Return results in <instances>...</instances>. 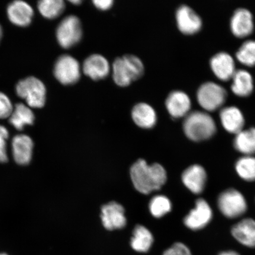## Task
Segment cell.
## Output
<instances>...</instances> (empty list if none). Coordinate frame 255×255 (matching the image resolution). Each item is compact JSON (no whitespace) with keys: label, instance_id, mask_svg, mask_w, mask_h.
Segmentation results:
<instances>
[{"label":"cell","instance_id":"cell-4","mask_svg":"<svg viewBox=\"0 0 255 255\" xmlns=\"http://www.w3.org/2000/svg\"><path fill=\"white\" fill-rule=\"evenodd\" d=\"M220 212L230 219L244 215L248 208L247 199L241 191L233 189H226L220 193L217 200Z\"/></svg>","mask_w":255,"mask_h":255},{"label":"cell","instance_id":"cell-7","mask_svg":"<svg viewBox=\"0 0 255 255\" xmlns=\"http://www.w3.org/2000/svg\"><path fill=\"white\" fill-rule=\"evenodd\" d=\"M82 35L81 20L74 15L63 18L56 30L57 40L60 46L66 49L77 44L82 39Z\"/></svg>","mask_w":255,"mask_h":255},{"label":"cell","instance_id":"cell-31","mask_svg":"<svg viewBox=\"0 0 255 255\" xmlns=\"http://www.w3.org/2000/svg\"><path fill=\"white\" fill-rule=\"evenodd\" d=\"M8 136L7 129L0 125V162L2 163L8 161L7 139Z\"/></svg>","mask_w":255,"mask_h":255},{"label":"cell","instance_id":"cell-3","mask_svg":"<svg viewBox=\"0 0 255 255\" xmlns=\"http://www.w3.org/2000/svg\"><path fill=\"white\" fill-rule=\"evenodd\" d=\"M112 72L115 84L125 88L142 77L145 67L138 56L128 54L114 60Z\"/></svg>","mask_w":255,"mask_h":255},{"label":"cell","instance_id":"cell-22","mask_svg":"<svg viewBox=\"0 0 255 255\" xmlns=\"http://www.w3.org/2000/svg\"><path fill=\"white\" fill-rule=\"evenodd\" d=\"M231 89L239 97H247L253 93L254 89L253 76L247 70H236L232 77Z\"/></svg>","mask_w":255,"mask_h":255},{"label":"cell","instance_id":"cell-14","mask_svg":"<svg viewBox=\"0 0 255 255\" xmlns=\"http://www.w3.org/2000/svg\"><path fill=\"white\" fill-rule=\"evenodd\" d=\"M101 219L104 227L110 231L122 229L127 224L124 207L115 202L102 207Z\"/></svg>","mask_w":255,"mask_h":255},{"label":"cell","instance_id":"cell-11","mask_svg":"<svg viewBox=\"0 0 255 255\" xmlns=\"http://www.w3.org/2000/svg\"><path fill=\"white\" fill-rule=\"evenodd\" d=\"M82 71L93 81L104 79L111 71L108 60L100 54H93L87 57L83 63Z\"/></svg>","mask_w":255,"mask_h":255},{"label":"cell","instance_id":"cell-12","mask_svg":"<svg viewBox=\"0 0 255 255\" xmlns=\"http://www.w3.org/2000/svg\"><path fill=\"white\" fill-rule=\"evenodd\" d=\"M181 179L184 186L191 193L200 194L206 189L207 182V172L202 165L194 164L184 171Z\"/></svg>","mask_w":255,"mask_h":255},{"label":"cell","instance_id":"cell-24","mask_svg":"<svg viewBox=\"0 0 255 255\" xmlns=\"http://www.w3.org/2000/svg\"><path fill=\"white\" fill-rule=\"evenodd\" d=\"M35 117L29 107L23 104H17L9 117V123L16 129L21 130L26 126L33 125Z\"/></svg>","mask_w":255,"mask_h":255},{"label":"cell","instance_id":"cell-27","mask_svg":"<svg viewBox=\"0 0 255 255\" xmlns=\"http://www.w3.org/2000/svg\"><path fill=\"white\" fill-rule=\"evenodd\" d=\"M37 7L44 18L53 20L63 13L65 4L62 0H41L38 2Z\"/></svg>","mask_w":255,"mask_h":255},{"label":"cell","instance_id":"cell-34","mask_svg":"<svg viewBox=\"0 0 255 255\" xmlns=\"http://www.w3.org/2000/svg\"><path fill=\"white\" fill-rule=\"evenodd\" d=\"M218 255H240V254L234 251H228L222 252Z\"/></svg>","mask_w":255,"mask_h":255},{"label":"cell","instance_id":"cell-29","mask_svg":"<svg viewBox=\"0 0 255 255\" xmlns=\"http://www.w3.org/2000/svg\"><path fill=\"white\" fill-rule=\"evenodd\" d=\"M149 209L153 216L159 218L171 211V203L167 197L156 196L151 200Z\"/></svg>","mask_w":255,"mask_h":255},{"label":"cell","instance_id":"cell-36","mask_svg":"<svg viewBox=\"0 0 255 255\" xmlns=\"http://www.w3.org/2000/svg\"><path fill=\"white\" fill-rule=\"evenodd\" d=\"M2 37V29L1 25H0V41H1V40Z\"/></svg>","mask_w":255,"mask_h":255},{"label":"cell","instance_id":"cell-26","mask_svg":"<svg viewBox=\"0 0 255 255\" xmlns=\"http://www.w3.org/2000/svg\"><path fill=\"white\" fill-rule=\"evenodd\" d=\"M235 168L236 172L242 180L248 182L255 181V156H242L236 161Z\"/></svg>","mask_w":255,"mask_h":255},{"label":"cell","instance_id":"cell-13","mask_svg":"<svg viewBox=\"0 0 255 255\" xmlns=\"http://www.w3.org/2000/svg\"><path fill=\"white\" fill-rule=\"evenodd\" d=\"M230 27L236 37L243 38L250 36L254 30L253 14L247 8L236 9L231 18Z\"/></svg>","mask_w":255,"mask_h":255},{"label":"cell","instance_id":"cell-2","mask_svg":"<svg viewBox=\"0 0 255 255\" xmlns=\"http://www.w3.org/2000/svg\"><path fill=\"white\" fill-rule=\"evenodd\" d=\"M183 128L187 138L197 142L212 138L217 132L213 118L206 112L202 111L191 112L185 117Z\"/></svg>","mask_w":255,"mask_h":255},{"label":"cell","instance_id":"cell-17","mask_svg":"<svg viewBox=\"0 0 255 255\" xmlns=\"http://www.w3.org/2000/svg\"><path fill=\"white\" fill-rule=\"evenodd\" d=\"M219 116L222 126L229 133L236 135L244 129L245 117L238 107L229 106L223 108L220 111Z\"/></svg>","mask_w":255,"mask_h":255},{"label":"cell","instance_id":"cell-19","mask_svg":"<svg viewBox=\"0 0 255 255\" xmlns=\"http://www.w3.org/2000/svg\"><path fill=\"white\" fill-rule=\"evenodd\" d=\"M11 146L12 155L18 164L25 165L30 163L34 146L30 136L23 134L15 136Z\"/></svg>","mask_w":255,"mask_h":255},{"label":"cell","instance_id":"cell-32","mask_svg":"<svg viewBox=\"0 0 255 255\" xmlns=\"http://www.w3.org/2000/svg\"><path fill=\"white\" fill-rule=\"evenodd\" d=\"M162 255H192V254L186 245L177 242L165 251Z\"/></svg>","mask_w":255,"mask_h":255},{"label":"cell","instance_id":"cell-35","mask_svg":"<svg viewBox=\"0 0 255 255\" xmlns=\"http://www.w3.org/2000/svg\"><path fill=\"white\" fill-rule=\"evenodd\" d=\"M70 2H71V3H72V4L74 5H79L80 4H81L82 2V1H79V0H76V1H71Z\"/></svg>","mask_w":255,"mask_h":255},{"label":"cell","instance_id":"cell-15","mask_svg":"<svg viewBox=\"0 0 255 255\" xmlns=\"http://www.w3.org/2000/svg\"><path fill=\"white\" fill-rule=\"evenodd\" d=\"M169 114L175 119L185 117L190 113L191 102L189 96L182 91H173L165 100Z\"/></svg>","mask_w":255,"mask_h":255},{"label":"cell","instance_id":"cell-6","mask_svg":"<svg viewBox=\"0 0 255 255\" xmlns=\"http://www.w3.org/2000/svg\"><path fill=\"white\" fill-rule=\"evenodd\" d=\"M228 92L221 85L215 82H204L197 91V100L204 109L215 111L225 104Z\"/></svg>","mask_w":255,"mask_h":255},{"label":"cell","instance_id":"cell-16","mask_svg":"<svg viewBox=\"0 0 255 255\" xmlns=\"http://www.w3.org/2000/svg\"><path fill=\"white\" fill-rule=\"evenodd\" d=\"M210 66L217 78L223 81L232 78L236 71L235 62L230 54L220 52L210 60Z\"/></svg>","mask_w":255,"mask_h":255},{"label":"cell","instance_id":"cell-20","mask_svg":"<svg viewBox=\"0 0 255 255\" xmlns=\"http://www.w3.org/2000/svg\"><path fill=\"white\" fill-rule=\"evenodd\" d=\"M231 234L244 246L255 248V220L252 218L241 220L233 226Z\"/></svg>","mask_w":255,"mask_h":255},{"label":"cell","instance_id":"cell-25","mask_svg":"<svg viewBox=\"0 0 255 255\" xmlns=\"http://www.w3.org/2000/svg\"><path fill=\"white\" fill-rule=\"evenodd\" d=\"M153 242L152 235L148 229L141 225L136 226L130 241V246L133 250L138 253H146L150 250Z\"/></svg>","mask_w":255,"mask_h":255},{"label":"cell","instance_id":"cell-33","mask_svg":"<svg viewBox=\"0 0 255 255\" xmlns=\"http://www.w3.org/2000/svg\"><path fill=\"white\" fill-rule=\"evenodd\" d=\"M113 0H95L93 1L95 7L102 11H106L113 7L114 4Z\"/></svg>","mask_w":255,"mask_h":255},{"label":"cell","instance_id":"cell-28","mask_svg":"<svg viewBox=\"0 0 255 255\" xmlns=\"http://www.w3.org/2000/svg\"><path fill=\"white\" fill-rule=\"evenodd\" d=\"M236 57L241 63L249 67L255 66V40L244 41L236 52Z\"/></svg>","mask_w":255,"mask_h":255},{"label":"cell","instance_id":"cell-23","mask_svg":"<svg viewBox=\"0 0 255 255\" xmlns=\"http://www.w3.org/2000/svg\"><path fill=\"white\" fill-rule=\"evenodd\" d=\"M236 151L244 155H255V127L243 129L235 135L233 142Z\"/></svg>","mask_w":255,"mask_h":255},{"label":"cell","instance_id":"cell-18","mask_svg":"<svg viewBox=\"0 0 255 255\" xmlns=\"http://www.w3.org/2000/svg\"><path fill=\"white\" fill-rule=\"evenodd\" d=\"M7 13L9 20L18 27H27L30 24L34 15L30 4L23 1H14L8 5Z\"/></svg>","mask_w":255,"mask_h":255},{"label":"cell","instance_id":"cell-9","mask_svg":"<svg viewBox=\"0 0 255 255\" xmlns=\"http://www.w3.org/2000/svg\"><path fill=\"white\" fill-rule=\"evenodd\" d=\"M213 212L211 206L205 199L196 200L195 207L184 219V223L191 231L202 230L212 222Z\"/></svg>","mask_w":255,"mask_h":255},{"label":"cell","instance_id":"cell-30","mask_svg":"<svg viewBox=\"0 0 255 255\" xmlns=\"http://www.w3.org/2000/svg\"><path fill=\"white\" fill-rule=\"evenodd\" d=\"M13 107L7 95L0 92V119H5L10 117Z\"/></svg>","mask_w":255,"mask_h":255},{"label":"cell","instance_id":"cell-10","mask_svg":"<svg viewBox=\"0 0 255 255\" xmlns=\"http://www.w3.org/2000/svg\"><path fill=\"white\" fill-rule=\"evenodd\" d=\"M175 20L178 30L184 34H196L202 27V18L192 8L187 5H181L177 9Z\"/></svg>","mask_w":255,"mask_h":255},{"label":"cell","instance_id":"cell-8","mask_svg":"<svg viewBox=\"0 0 255 255\" xmlns=\"http://www.w3.org/2000/svg\"><path fill=\"white\" fill-rule=\"evenodd\" d=\"M82 68L75 57L68 55L60 56L54 67V75L60 84L72 85L81 77Z\"/></svg>","mask_w":255,"mask_h":255},{"label":"cell","instance_id":"cell-21","mask_svg":"<svg viewBox=\"0 0 255 255\" xmlns=\"http://www.w3.org/2000/svg\"><path fill=\"white\" fill-rule=\"evenodd\" d=\"M131 116L136 125L144 129L152 128L157 121V113L154 108L145 103L136 104L132 108Z\"/></svg>","mask_w":255,"mask_h":255},{"label":"cell","instance_id":"cell-5","mask_svg":"<svg viewBox=\"0 0 255 255\" xmlns=\"http://www.w3.org/2000/svg\"><path fill=\"white\" fill-rule=\"evenodd\" d=\"M15 91L31 108H41L45 105L46 89L39 79L30 76L21 80L16 85Z\"/></svg>","mask_w":255,"mask_h":255},{"label":"cell","instance_id":"cell-1","mask_svg":"<svg viewBox=\"0 0 255 255\" xmlns=\"http://www.w3.org/2000/svg\"><path fill=\"white\" fill-rule=\"evenodd\" d=\"M130 175L136 190L144 194L159 190L167 180L166 171L161 165H148L142 159L132 165Z\"/></svg>","mask_w":255,"mask_h":255},{"label":"cell","instance_id":"cell-37","mask_svg":"<svg viewBox=\"0 0 255 255\" xmlns=\"http://www.w3.org/2000/svg\"><path fill=\"white\" fill-rule=\"evenodd\" d=\"M0 255H7V254H0Z\"/></svg>","mask_w":255,"mask_h":255}]
</instances>
